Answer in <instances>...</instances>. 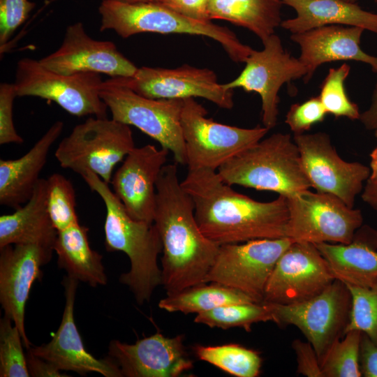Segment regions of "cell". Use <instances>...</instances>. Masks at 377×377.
<instances>
[{
  "label": "cell",
  "mask_w": 377,
  "mask_h": 377,
  "mask_svg": "<svg viewBox=\"0 0 377 377\" xmlns=\"http://www.w3.org/2000/svg\"><path fill=\"white\" fill-rule=\"evenodd\" d=\"M272 321L294 325L313 347L320 362L332 345L344 336L351 309L350 293L335 279L321 293L293 304L268 303Z\"/></svg>",
  "instance_id": "cell-11"
},
{
  "label": "cell",
  "mask_w": 377,
  "mask_h": 377,
  "mask_svg": "<svg viewBox=\"0 0 377 377\" xmlns=\"http://www.w3.org/2000/svg\"><path fill=\"white\" fill-rule=\"evenodd\" d=\"M17 97L13 83L0 84V145L22 144L23 138L17 133L13 119V108Z\"/></svg>",
  "instance_id": "cell-39"
},
{
  "label": "cell",
  "mask_w": 377,
  "mask_h": 377,
  "mask_svg": "<svg viewBox=\"0 0 377 377\" xmlns=\"http://www.w3.org/2000/svg\"><path fill=\"white\" fill-rule=\"evenodd\" d=\"M362 336V332L351 330L332 345L320 361L323 377L362 376L360 364Z\"/></svg>",
  "instance_id": "cell-32"
},
{
  "label": "cell",
  "mask_w": 377,
  "mask_h": 377,
  "mask_svg": "<svg viewBox=\"0 0 377 377\" xmlns=\"http://www.w3.org/2000/svg\"><path fill=\"white\" fill-rule=\"evenodd\" d=\"M360 364L362 376L377 377V346L364 334L360 344Z\"/></svg>",
  "instance_id": "cell-42"
},
{
  "label": "cell",
  "mask_w": 377,
  "mask_h": 377,
  "mask_svg": "<svg viewBox=\"0 0 377 377\" xmlns=\"http://www.w3.org/2000/svg\"><path fill=\"white\" fill-rule=\"evenodd\" d=\"M135 148L130 126L108 117H89L64 138L54 156L61 167L87 172L110 184L116 165Z\"/></svg>",
  "instance_id": "cell-7"
},
{
  "label": "cell",
  "mask_w": 377,
  "mask_h": 377,
  "mask_svg": "<svg viewBox=\"0 0 377 377\" xmlns=\"http://www.w3.org/2000/svg\"><path fill=\"white\" fill-rule=\"evenodd\" d=\"M39 61L46 68L65 75L95 73L130 77L138 68L112 41L91 38L81 22L68 25L59 47Z\"/></svg>",
  "instance_id": "cell-17"
},
{
  "label": "cell",
  "mask_w": 377,
  "mask_h": 377,
  "mask_svg": "<svg viewBox=\"0 0 377 377\" xmlns=\"http://www.w3.org/2000/svg\"><path fill=\"white\" fill-rule=\"evenodd\" d=\"M100 31L112 30L124 38L140 33L185 34L218 42L235 62H245L253 49L242 43L230 29L191 18L156 2L128 3L103 0L98 8Z\"/></svg>",
  "instance_id": "cell-4"
},
{
  "label": "cell",
  "mask_w": 377,
  "mask_h": 377,
  "mask_svg": "<svg viewBox=\"0 0 377 377\" xmlns=\"http://www.w3.org/2000/svg\"><path fill=\"white\" fill-rule=\"evenodd\" d=\"M47 180V208L57 231L79 223L76 213V196L71 182L59 173Z\"/></svg>",
  "instance_id": "cell-33"
},
{
  "label": "cell",
  "mask_w": 377,
  "mask_h": 377,
  "mask_svg": "<svg viewBox=\"0 0 377 377\" xmlns=\"http://www.w3.org/2000/svg\"><path fill=\"white\" fill-rule=\"evenodd\" d=\"M327 114L319 97H311L303 103L293 104L286 115L285 123L294 134H302L323 121Z\"/></svg>",
  "instance_id": "cell-38"
},
{
  "label": "cell",
  "mask_w": 377,
  "mask_h": 377,
  "mask_svg": "<svg viewBox=\"0 0 377 377\" xmlns=\"http://www.w3.org/2000/svg\"><path fill=\"white\" fill-rule=\"evenodd\" d=\"M27 368L30 376L33 377H64L68 376L61 373L54 364L34 355L27 348L26 354Z\"/></svg>",
  "instance_id": "cell-43"
},
{
  "label": "cell",
  "mask_w": 377,
  "mask_h": 377,
  "mask_svg": "<svg viewBox=\"0 0 377 377\" xmlns=\"http://www.w3.org/2000/svg\"><path fill=\"white\" fill-rule=\"evenodd\" d=\"M369 158L370 175L367 182L377 185V147L370 152Z\"/></svg>",
  "instance_id": "cell-46"
},
{
  "label": "cell",
  "mask_w": 377,
  "mask_h": 377,
  "mask_svg": "<svg viewBox=\"0 0 377 377\" xmlns=\"http://www.w3.org/2000/svg\"><path fill=\"white\" fill-rule=\"evenodd\" d=\"M364 29L359 27L326 25L291 34L290 39L300 49L298 57L307 69L304 78L308 82L320 65L336 61H356L369 64L377 73V57L360 47Z\"/></svg>",
  "instance_id": "cell-22"
},
{
  "label": "cell",
  "mask_w": 377,
  "mask_h": 377,
  "mask_svg": "<svg viewBox=\"0 0 377 377\" xmlns=\"http://www.w3.org/2000/svg\"><path fill=\"white\" fill-rule=\"evenodd\" d=\"M99 94L112 119L134 126L171 151L176 163L186 165L181 126L184 99H154L141 96L117 77L103 81Z\"/></svg>",
  "instance_id": "cell-6"
},
{
  "label": "cell",
  "mask_w": 377,
  "mask_h": 377,
  "mask_svg": "<svg viewBox=\"0 0 377 377\" xmlns=\"http://www.w3.org/2000/svg\"><path fill=\"white\" fill-rule=\"evenodd\" d=\"M346 286L351 296V309L345 333L359 330L377 346V284L371 288Z\"/></svg>",
  "instance_id": "cell-35"
},
{
  "label": "cell",
  "mask_w": 377,
  "mask_h": 377,
  "mask_svg": "<svg viewBox=\"0 0 377 377\" xmlns=\"http://www.w3.org/2000/svg\"><path fill=\"white\" fill-rule=\"evenodd\" d=\"M88 228L77 223L58 231L54 245L59 268L68 276L91 286L107 283L103 256L93 250L88 239Z\"/></svg>",
  "instance_id": "cell-27"
},
{
  "label": "cell",
  "mask_w": 377,
  "mask_h": 377,
  "mask_svg": "<svg viewBox=\"0 0 377 377\" xmlns=\"http://www.w3.org/2000/svg\"><path fill=\"white\" fill-rule=\"evenodd\" d=\"M81 177L105 205L107 251H122L130 260V269L120 276L119 281L129 288L139 304L149 302L155 288L162 285L161 269L158 265L162 244L155 225L131 217L108 184L98 175L87 172Z\"/></svg>",
  "instance_id": "cell-3"
},
{
  "label": "cell",
  "mask_w": 377,
  "mask_h": 377,
  "mask_svg": "<svg viewBox=\"0 0 377 377\" xmlns=\"http://www.w3.org/2000/svg\"><path fill=\"white\" fill-rule=\"evenodd\" d=\"M98 73L65 75L44 66L39 60L20 59L13 82L17 96H36L55 102L77 117H107L108 106L99 94Z\"/></svg>",
  "instance_id": "cell-9"
},
{
  "label": "cell",
  "mask_w": 377,
  "mask_h": 377,
  "mask_svg": "<svg viewBox=\"0 0 377 377\" xmlns=\"http://www.w3.org/2000/svg\"><path fill=\"white\" fill-rule=\"evenodd\" d=\"M137 94L154 99H185L200 97L219 107L234 106L233 89L218 82L209 68L184 65L176 68H138L130 77H117Z\"/></svg>",
  "instance_id": "cell-16"
},
{
  "label": "cell",
  "mask_w": 377,
  "mask_h": 377,
  "mask_svg": "<svg viewBox=\"0 0 377 377\" xmlns=\"http://www.w3.org/2000/svg\"><path fill=\"white\" fill-rule=\"evenodd\" d=\"M364 127L369 130L377 131V82L374 90L369 107L360 114L359 119Z\"/></svg>",
  "instance_id": "cell-44"
},
{
  "label": "cell",
  "mask_w": 377,
  "mask_h": 377,
  "mask_svg": "<svg viewBox=\"0 0 377 377\" xmlns=\"http://www.w3.org/2000/svg\"><path fill=\"white\" fill-rule=\"evenodd\" d=\"M184 338L182 334L169 338L157 332L133 344L112 340L108 356L117 363L122 376L177 377L193 368Z\"/></svg>",
  "instance_id": "cell-21"
},
{
  "label": "cell",
  "mask_w": 377,
  "mask_h": 377,
  "mask_svg": "<svg viewBox=\"0 0 377 377\" xmlns=\"http://www.w3.org/2000/svg\"><path fill=\"white\" fill-rule=\"evenodd\" d=\"M350 71V66L346 64L330 68L320 85L318 97L327 113L335 117L359 120L361 114L359 108L350 100L345 87Z\"/></svg>",
  "instance_id": "cell-34"
},
{
  "label": "cell",
  "mask_w": 377,
  "mask_h": 377,
  "mask_svg": "<svg viewBox=\"0 0 377 377\" xmlns=\"http://www.w3.org/2000/svg\"><path fill=\"white\" fill-rule=\"evenodd\" d=\"M287 237L294 242L348 244L362 226L360 209L338 197L309 189L286 197Z\"/></svg>",
  "instance_id": "cell-10"
},
{
  "label": "cell",
  "mask_w": 377,
  "mask_h": 377,
  "mask_svg": "<svg viewBox=\"0 0 377 377\" xmlns=\"http://www.w3.org/2000/svg\"><path fill=\"white\" fill-rule=\"evenodd\" d=\"M281 0H209L210 20H222L244 27L263 43L281 26Z\"/></svg>",
  "instance_id": "cell-28"
},
{
  "label": "cell",
  "mask_w": 377,
  "mask_h": 377,
  "mask_svg": "<svg viewBox=\"0 0 377 377\" xmlns=\"http://www.w3.org/2000/svg\"><path fill=\"white\" fill-rule=\"evenodd\" d=\"M46 195L47 180L40 178L25 204L0 216V248L28 244L54 251L58 231L48 214Z\"/></svg>",
  "instance_id": "cell-25"
},
{
  "label": "cell",
  "mask_w": 377,
  "mask_h": 377,
  "mask_svg": "<svg viewBox=\"0 0 377 377\" xmlns=\"http://www.w3.org/2000/svg\"><path fill=\"white\" fill-rule=\"evenodd\" d=\"M335 279L346 285L371 288L377 284V231L361 226L348 244H314Z\"/></svg>",
  "instance_id": "cell-23"
},
{
  "label": "cell",
  "mask_w": 377,
  "mask_h": 377,
  "mask_svg": "<svg viewBox=\"0 0 377 377\" xmlns=\"http://www.w3.org/2000/svg\"><path fill=\"white\" fill-rule=\"evenodd\" d=\"M179 13L199 20H210L208 14L209 0H154Z\"/></svg>",
  "instance_id": "cell-41"
},
{
  "label": "cell",
  "mask_w": 377,
  "mask_h": 377,
  "mask_svg": "<svg viewBox=\"0 0 377 377\" xmlns=\"http://www.w3.org/2000/svg\"><path fill=\"white\" fill-rule=\"evenodd\" d=\"M197 357L237 377H256L259 375L262 359L259 354L238 344L201 346L193 347Z\"/></svg>",
  "instance_id": "cell-30"
},
{
  "label": "cell",
  "mask_w": 377,
  "mask_h": 377,
  "mask_svg": "<svg viewBox=\"0 0 377 377\" xmlns=\"http://www.w3.org/2000/svg\"><path fill=\"white\" fill-rule=\"evenodd\" d=\"M294 241L289 237L258 239L220 245L205 283H218L262 302L270 274Z\"/></svg>",
  "instance_id": "cell-12"
},
{
  "label": "cell",
  "mask_w": 377,
  "mask_h": 377,
  "mask_svg": "<svg viewBox=\"0 0 377 377\" xmlns=\"http://www.w3.org/2000/svg\"><path fill=\"white\" fill-rule=\"evenodd\" d=\"M4 316L0 320V376H30L18 328Z\"/></svg>",
  "instance_id": "cell-36"
},
{
  "label": "cell",
  "mask_w": 377,
  "mask_h": 377,
  "mask_svg": "<svg viewBox=\"0 0 377 377\" xmlns=\"http://www.w3.org/2000/svg\"><path fill=\"white\" fill-rule=\"evenodd\" d=\"M64 128L55 121L34 145L16 159H0V204L17 209L31 197L51 147Z\"/></svg>",
  "instance_id": "cell-24"
},
{
  "label": "cell",
  "mask_w": 377,
  "mask_h": 377,
  "mask_svg": "<svg viewBox=\"0 0 377 377\" xmlns=\"http://www.w3.org/2000/svg\"><path fill=\"white\" fill-rule=\"evenodd\" d=\"M154 224L162 244V285L167 295L205 283L220 245L200 230L176 164L165 165L159 175Z\"/></svg>",
  "instance_id": "cell-2"
},
{
  "label": "cell",
  "mask_w": 377,
  "mask_h": 377,
  "mask_svg": "<svg viewBox=\"0 0 377 377\" xmlns=\"http://www.w3.org/2000/svg\"><path fill=\"white\" fill-rule=\"evenodd\" d=\"M181 185L193 202L200 230L219 245L287 237L288 209L283 195L269 202L255 200L209 169H188Z\"/></svg>",
  "instance_id": "cell-1"
},
{
  "label": "cell",
  "mask_w": 377,
  "mask_h": 377,
  "mask_svg": "<svg viewBox=\"0 0 377 377\" xmlns=\"http://www.w3.org/2000/svg\"><path fill=\"white\" fill-rule=\"evenodd\" d=\"M217 172L226 184L288 197L311 188L300 151L288 133H276L235 155Z\"/></svg>",
  "instance_id": "cell-5"
},
{
  "label": "cell",
  "mask_w": 377,
  "mask_h": 377,
  "mask_svg": "<svg viewBox=\"0 0 377 377\" xmlns=\"http://www.w3.org/2000/svg\"><path fill=\"white\" fill-rule=\"evenodd\" d=\"M128 3L153 2L154 0H119Z\"/></svg>",
  "instance_id": "cell-47"
},
{
  "label": "cell",
  "mask_w": 377,
  "mask_h": 377,
  "mask_svg": "<svg viewBox=\"0 0 377 377\" xmlns=\"http://www.w3.org/2000/svg\"><path fill=\"white\" fill-rule=\"evenodd\" d=\"M260 51L253 50L245 61V67L233 80L223 84L226 88H241L255 92L261 98L262 121L265 127L274 128L279 114V92L285 83L304 78L307 69L299 58L286 51L275 34L263 43Z\"/></svg>",
  "instance_id": "cell-13"
},
{
  "label": "cell",
  "mask_w": 377,
  "mask_h": 377,
  "mask_svg": "<svg viewBox=\"0 0 377 377\" xmlns=\"http://www.w3.org/2000/svg\"><path fill=\"white\" fill-rule=\"evenodd\" d=\"M377 4V0H372Z\"/></svg>",
  "instance_id": "cell-50"
},
{
  "label": "cell",
  "mask_w": 377,
  "mask_h": 377,
  "mask_svg": "<svg viewBox=\"0 0 377 377\" xmlns=\"http://www.w3.org/2000/svg\"><path fill=\"white\" fill-rule=\"evenodd\" d=\"M272 321L267 302H242L226 304L196 315L194 322L223 330L242 327L249 331L253 324Z\"/></svg>",
  "instance_id": "cell-31"
},
{
  "label": "cell",
  "mask_w": 377,
  "mask_h": 377,
  "mask_svg": "<svg viewBox=\"0 0 377 377\" xmlns=\"http://www.w3.org/2000/svg\"><path fill=\"white\" fill-rule=\"evenodd\" d=\"M62 284L65 306L57 331L48 343L31 346L29 349L60 371H72L81 376L97 372L105 377H122L119 367L110 357L97 359L85 349L74 320L78 281L67 275L64 278Z\"/></svg>",
  "instance_id": "cell-20"
},
{
  "label": "cell",
  "mask_w": 377,
  "mask_h": 377,
  "mask_svg": "<svg viewBox=\"0 0 377 377\" xmlns=\"http://www.w3.org/2000/svg\"><path fill=\"white\" fill-rule=\"evenodd\" d=\"M374 135H375V137H376V139H377V131H374Z\"/></svg>",
  "instance_id": "cell-48"
},
{
  "label": "cell",
  "mask_w": 377,
  "mask_h": 377,
  "mask_svg": "<svg viewBox=\"0 0 377 377\" xmlns=\"http://www.w3.org/2000/svg\"><path fill=\"white\" fill-rule=\"evenodd\" d=\"M194 98L184 99L181 126L188 169L216 170L229 159L262 140L267 127L252 128L218 123Z\"/></svg>",
  "instance_id": "cell-8"
},
{
  "label": "cell",
  "mask_w": 377,
  "mask_h": 377,
  "mask_svg": "<svg viewBox=\"0 0 377 377\" xmlns=\"http://www.w3.org/2000/svg\"><path fill=\"white\" fill-rule=\"evenodd\" d=\"M191 286L167 295L158 307L168 312L184 314L200 313L220 306L242 302H255L246 294L232 288L210 282Z\"/></svg>",
  "instance_id": "cell-29"
},
{
  "label": "cell",
  "mask_w": 377,
  "mask_h": 377,
  "mask_svg": "<svg viewBox=\"0 0 377 377\" xmlns=\"http://www.w3.org/2000/svg\"><path fill=\"white\" fill-rule=\"evenodd\" d=\"M168 154L153 145L135 147L113 175L112 191L133 219L154 223L156 182Z\"/></svg>",
  "instance_id": "cell-18"
},
{
  "label": "cell",
  "mask_w": 377,
  "mask_h": 377,
  "mask_svg": "<svg viewBox=\"0 0 377 377\" xmlns=\"http://www.w3.org/2000/svg\"><path fill=\"white\" fill-rule=\"evenodd\" d=\"M292 347L297 362V372L307 377H323L318 355L309 342L293 341Z\"/></svg>",
  "instance_id": "cell-40"
},
{
  "label": "cell",
  "mask_w": 377,
  "mask_h": 377,
  "mask_svg": "<svg viewBox=\"0 0 377 377\" xmlns=\"http://www.w3.org/2000/svg\"><path fill=\"white\" fill-rule=\"evenodd\" d=\"M361 198L371 208L377 210V185L366 182L361 193Z\"/></svg>",
  "instance_id": "cell-45"
},
{
  "label": "cell",
  "mask_w": 377,
  "mask_h": 377,
  "mask_svg": "<svg viewBox=\"0 0 377 377\" xmlns=\"http://www.w3.org/2000/svg\"><path fill=\"white\" fill-rule=\"evenodd\" d=\"M52 251L36 244H9L0 248V303L4 316L18 328L23 345L31 346L25 332V306L34 282L43 276Z\"/></svg>",
  "instance_id": "cell-19"
},
{
  "label": "cell",
  "mask_w": 377,
  "mask_h": 377,
  "mask_svg": "<svg viewBox=\"0 0 377 377\" xmlns=\"http://www.w3.org/2000/svg\"><path fill=\"white\" fill-rule=\"evenodd\" d=\"M334 280L314 244L293 242L277 260L267 283L263 302L300 303L318 295Z\"/></svg>",
  "instance_id": "cell-15"
},
{
  "label": "cell",
  "mask_w": 377,
  "mask_h": 377,
  "mask_svg": "<svg viewBox=\"0 0 377 377\" xmlns=\"http://www.w3.org/2000/svg\"><path fill=\"white\" fill-rule=\"evenodd\" d=\"M293 140L311 187L334 195L353 207L369 177V167L341 158L325 132L294 134Z\"/></svg>",
  "instance_id": "cell-14"
},
{
  "label": "cell",
  "mask_w": 377,
  "mask_h": 377,
  "mask_svg": "<svg viewBox=\"0 0 377 377\" xmlns=\"http://www.w3.org/2000/svg\"><path fill=\"white\" fill-rule=\"evenodd\" d=\"M345 1H353V2H355L356 0H345Z\"/></svg>",
  "instance_id": "cell-49"
},
{
  "label": "cell",
  "mask_w": 377,
  "mask_h": 377,
  "mask_svg": "<svg viewBox=\"0 0 377 377\" xmlns=\"http://www.w3.org/2000/svg\"><path fill=\"white\" fill-rule=\"evenodd\" d=\"M295 10L296 16L283 20L281 27L291 34L326 25L359 27L377 34V13L345 0H281Z\"/></svg>",
  "instance_id": "cell-26"
},
{
  "label": "cell",
  "mask_w": 377,
  "mask_h": 377,
  "mask_svg": "<svg viewBox=\"0 0 377 377\" xmlns=\"http://www.w3.org/2000/svg\"><path fill=\"white\" fill-rule=\"evenodd\" d=\"M36 3L29 0H0V49L5 46L14 32L29 17Z\"/></svg>",
  "instance_id": "cell-37"
}]
</instances>
